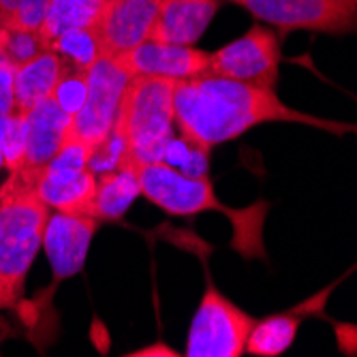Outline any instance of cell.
<instances>
[{
	"instance_id": "obj_7",
	"label": "cell",
	"mask_w": 357,
	"mask_h": 357,
	"mask_svg": "<svg viewBox=\"0 0 357 357\" xmlns=\"http://www.w3.org/2000/svg\"><path fill=\"white\" fill-rule=\"evenodd\" d=\"M92 154L71 142H64L58 154L39 172L35 190L39 197L58 212L90 214L96 192V176Z\"/></svg>"
},
{
	"instance_id": "obj_4",
	"label": "cell",
	"mask_w": 357,
	"mask_h": 357,
	"mask_svg": "<svg viewBox=\"0 0 357 357\" xmlns=\"http://www.w3.org/2000/svg\"><path fill=\"white\" fill-rule=\"evenodd\" d=\"M128 79L131 75L122 71L114 58H96L84 71V99L69 118L64 142L86 148L92 156L99 152L112 137L118 105Z\"/></svg>"
},
{
	"instance_id": "obj_18",
	"label": "cell",
	"mask_w": 357,
	"mask_h": 357,
	"mask_svg": "<svg viewBox=\"0 0 357 357\" xmlns=\"http://www.w3.org/2000/svg\"><path fill=\"white\" fill-rule=\"evenodd\" d=\"M105 0H47L45 17L41 24V37L50 45L69 30L90 28L101 13Z\"/></svg>"
},
{
	"instance_id": "obj_25",
	"label": "cell",
	"mask_w": 357,
	"mask_h": 357,
	"mask_svg": "<svg viewBox=\"0 0 357 357\" xmlns=\"http://www.w3.org/2000/svg\"><path fill=\"white\" fill-rule=\"evenodd\" d=\"M5 41H7V28L0 26V58H3V52H5Z\"/></svg>"
},
{
	"instance_id": "obj_5",
	"label": "cell",
	"mask_w": 357,
	"mask_h": 357,
	"mask_svg": "<svg viewBox=\"0 0 357 357\" xmlns=\"http://www.w3.org/2000/svg\"><path fill=\"white\" fill-rule=\"evenodd\" d=\"M255 326V317L227 300L212 284L197 308L188 330L186 357H240L246 338Z\"/></svg>"
},
{
	"instance_id": "obj_9",
	"label": "cell",
	"mask_w": 357,
	"mask_h": 357,
	"mask_svg": "<svg viewBox=\"0 0 357 357\" xmlns=\"http://www.w3.org/2000/svg\"><path fill=\"white\" fill-rule=\"evenodd\" d=\"M266 24L287 30L349 35L357 26V0H234Z\"/></svg>"
},
{
	"instance_id": "obj_16",
	"label": "cell",
	"mask_w": 357,
	"mask_h": 357,
	"mask_svg": "<svg viewBox=\"0 0 357 357\" xmlns=\"http://www.w3.org/2000/svg\"><path fill=\"white\" fill-rule=\"evenodd\" d=\"M139 195V184L133 172L114 169L96 178V192L90 206V214L96 220H116L120 218L133 199Z\"/></svg>"
},
{
	"instance_id": "obj_11",
	"label": "cell",
	"mask_w": 357,
	"mask_h": 357,
	"mask_svg": "<svg viewBox=\"0 0 357 357\" xmlns=\"http://www.w3.org/2000/svg\"><path fill=\"white\" fill-rule=\"evenodd\" d=\"M158 3L160 0H105L92 24L99 54L118 58L150 39Z\"/></svg>"
},
{
	"instance_id": "obj_6",
	"label": "cell",
	"mask_w": 357,
	"mask_h": 357,
	"mask_svg": "<svg viewBox=\"0 0 357 357\" xmlns=\"http://www.w3.org/2000/svg\"><path fill=\"white\" fill-rule=\"evenodd\" d=\"M139 192L148 202L165 210L174 216H192L208 210H218L238 218L240 222L246 220V212H236L222 206L214 192L210 178L206 176H188L165 160H154V163H144L133 169ZM252 210V208H250ZM248 210V212H250Z\"/></svg>"
},
{
	"instance_id": "obj_1",
	"label": "cell",
	"mask_w": 357,
	"mask_h": 357,
	"mask_svg": "<svg viewBox=\"0 0 357 357\" xmlns=\"http://www.w3.org/2000/svg\"><path fill=\"white\" fill-rule=\"evenodd\" d=\"M174 122L182 139L206 152L264 122H302L332 133H347L355 128L353 124L321 120L291 109L270 88L212 75L176 82Z\"/></svg>"
},
{
	"instance_id": "obj_14",
	"label": "cell",
	"mask_w": 357,
	"mask_h": 357,
	"mask_svg": "<svg viewBox=\"0 0 357 357\" xmlns=\"http://www.w3.org/2000/svg\"><path fill=\"white\" fill-rule=\"evenodd\" d=\"M218 7L220 0H160L150 39L172 45H195Z\"/></svg>"
},
{
	"instance_id": "obj_13",
	"label": "cell",
	"mask_w": 357,
	"mask_h": 357,
	"mask_svg": "<svg viewBox=\"0 0 357 357\" xmlns=\"http://www.w3.org/2000/svg\"><path fill=\"white\" fill-rule=\"evenodd\" d=\"M99 220L84 214L50 212L41 246L47 252L56 280L69 278L84 268L86 255Z\"/></svg>"
},
{
	"instance_id": "obj_19",
	"label": "cell",
	"mask_w": 357,
	"mask_h": 357,
	"mask_svg": "<svg viewBox=\"0 0 357 357\" xmlns=\"http://www.w3.org/2000/svg\"><path fill=\"white\" fill-rule=\"evenodd\" d=\"M300 328V319L294 314L268 317L264 321H255V326L246 338L244 351L259 357L282 355L296 340Z\"/></svg>"
},
{
	"instance_id": "obj_15",
	"label": "cell",
	"mask_w": 357,
	"mask_h": 357,
	"mask_svg": "<svg viewBox=\"0 0 357 357\" xmlns=\"http://www.w3.org/2000/svg\"><path fill=\"white\" fill-rule=\"evenodd\" d=\"M67 73L69 64L54 50H45L35 58H30L28 62L20 64V67H15L13 92L17 114L22 116L37 103L54 96L58 84Z\"/></svg>"
},
{
	"instance_id": "obj_17",
	"label": "cell",
	"mask_w": 357,
	"mask_h": 357,
	"mask_svg": "<svg viewBox=\"0 0 357 357\" xmlns=\"http://www.w3.org/2000/svg\"><path fill=\"white\" fill-rule=\"evenodd\" d=\"M15 67L0 58V154L9 169H15L22 154V116L15 107L13 92Z\"/></svg>"
},
{
	"instance_id": "obj_24",
	"label": "cell",
	"mask_w": 357,
	"mask_h": 357,
	"mask_svg": "<svg viewBox=\"0 0 357 357\" xmlns=\"http://www.w3.org/2000/svg\"><path fill=\"white\" fill-rule=\"evenodd\" d=\"M15 300H17V298L11 294L9 289H5L3 284H0V308H7V306H11Z\"/></svg>"
},
{
	"instance_id": "obj_3",
	"label": "cell",
	"mask_w": 357,
	"mask_h": 357,
	"mask_svg": "<svg viewBox=\"0 0 357 357\" xmlns=\"http://www.w3.org/2000/svg\"><path fill=\"white\" fill-rule=\"evenodd\" d=\"M50 206L35 186L5 184L0 190V284L20 298L26 274L41 250Z\"/></svg>"
},
{
	"instance_id": "obj_21",
	"label": "cell",
	"mask_w": 357,
	"mask_h": 357,
	"mask_svg": "<svg viewBox=\"0 0 357 357\" xmlns=\"http://www.w3.org/2000/svg\"><path fill=\"white\" fill-rule=\"evenodd\" d=\"M47 0H0V26L7 30L39 32Z\"/></svg>"
},
{
	"instance_id": "obj_23",
	"label": "cell",
	"mask_w": 357,
	"mask_h": 357,
	"mask_svg": "<svg viewBox=\"0 0 357 357\" xmlns=\"http://www.w3.org/2000/svg\"><path fill=\"white\" fill-rule=\"evenodd\" d=\"M128 355H137V357H148V355H163V357H176L178 353L165 344H152V347H146V349H139L135 353H128Z\"/></svg>"
},
{
	"instance_id": "obj_2",
	"label": "cell",
	"mask_w": 357,
	"mask_h": 357,
	"mask_svg": "<svg viewBox=\"0 0 357 357\" xmlns=\"http://www.w3.org/2000/svg\"><path fill=\"white\" fill-rule=\"evenodd\" d=\"M174 79L150 75L126 82L112 137L99 150H112V167L133 172L163 160L174 131Z\"/></svg>"
},
{
	"instance_id": "obj_12",
	"label": "cell",
	"mask_w": 357,
	"mask_h": 357,
	"mask_svg": "<svg viewBox=\"0 0 357 357\" xmlns=\"http://www.w3.org/2000/svg\"><path fill=\"white\" fill-rule=\"evenodd\" d=\"M210 54L192 45H172L146 39L131 52L114 58L128 75H150L174 82H184L204 75Z\"/></svg>"
},
{
	"instance_id": "obj_22",
	"label": "cell",
	"mask_w": 357,
	"mask_h": 357,
	"mask_svg": "<svg viewBox=\"0 0 357 357\" xmlns=\"http://www.w3.org/2000/svg\"><path fill=\"white\" fill-rule=\"evenodd\" d=\"M47 45L41 37V32L32 30H7V41H5V52L3 58L9 60L13 67L28 62L30 58H35L37 54L45 52Z\"/></svg>"
},
{
	"instance_id": "obj_10",
	"label": "cell",
	"mask_w": 357,
	"mask_h": 357,
	"mask_svg": "<svg viewBox=\"0 0 357 357\" xmlns=\"http://www.w3.org/2000/svg\"><path fill=\"white\" fill-rule=\"evenodd\" d=\"M71 114L56 101V96L37 103L22 114V154L15 169H11L9 184L35 186L39 172L62 148Z\"/></svg>"
},
{
	"instance_id": "obj_8",
	"label": "cell",
	"mask_w": 357,
	"mask_h": 357,
	"mask_svg": "<svg viewBox=\"0 0 357 357\" xmlns=\"http://www.w3.org/2000/svg\"><path fill=\"white\" fill-rule=\"evenodd\" d=\"M280 45L270 28L252 26L246 35L210 54L204 75L227 77L274 90L278 82Z\"/></svg>"
},
{
	"instance_id": "obj_20",
	"label": "cell",
	"mask_w": 357,
	"mask_h": 357,
	"mask_svg": "<svg viewBox=\"0 0 357 357\" xmlns=\"http://www.w3.org/2000/svg\"><path fill=\"white\" fill-rule=\"evenodd\" d=\"M50 50L58 52L64 58V62L77 71H86L90 64L101 56L99 45H96V39H94L92 26L64 32V35H60L50 45Z\"/></svg>"
}]
</instances>
